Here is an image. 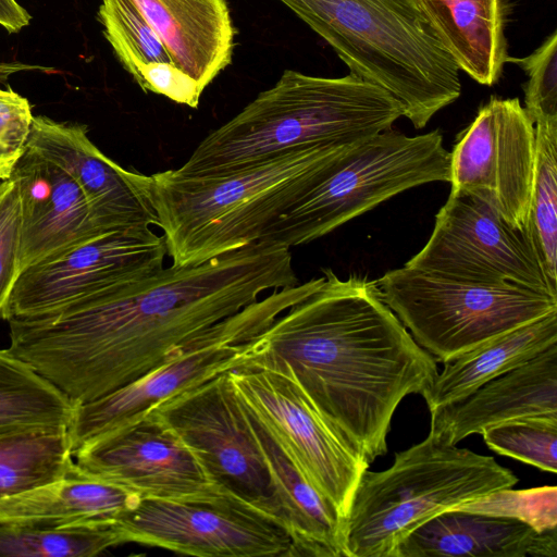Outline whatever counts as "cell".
Segmentation results:
<instances>
[{"mask_svg": "<svg viewBox=\"0 0 557 557\" xmlns=\"http://www.w3.org/2000/svg\"><path fill=\"white\" fill-rule=\"evenodd\" d=\"M83 472L141 498L211 502L226 496L176 433L151 413L74 453Z\"/></svg>", "mask_w": 557, "mask_h": 557, "instance_id": "obj_16", "label": "cell"}, {"mask_svg": "<svg viewBox=\"0 0 557 557\" xmlns=\"http://www.w3.org/2000/svg\"><path fill=\"white\" fill-rule=\"evenodd\" d=\"M125 543L198 557H290L292 541L273 519L228 496L211 502L141 498L114 523Z\"/></svg>", "mask_w": 557, "mask_h": 557, "instance_id": "obj_14", "label": "cell"}, {"mask_svg": "<svg viewBox=\"0 0 557 557\" xmlns=\"http://www.w3.org/2000/svg\"><path fill=\"white\" fill-rule=\"evenodd\" d=\"M141 497L119 484L87 474L76 466L69 475L0 499V522L51 525H112Z\"/></svg>", "mask_w": 557, "mask_h": 557, "instance_id": "obj_23", "label": "cell"}, {"mask_svg": "<svg viewBox=\"0 0 557 557\" xmlns=\"http://www.w3.org/2000/svg\"><path fill=\"white\" fill-rule=\"evenodd\" d=\"M34 115L27 98L0 88V182L10 178L27 148Z\"/></svg>", "mask_w": 557, "mask_h": 557, "instance_id": "obj_34", "label": "cell"}, {"mask_svg": "<svg viewBox=\"0 0 557 557\" xmlns=\"http://www.w3.org/2000/svg\"><path fill=\"white\" fill-rule=\"evenodd\" d=\"M347 146L298 149L213 177H184L174 170L141 174L172 264H198L259 240Z\"/></svg>", "mask_w": 557, "mask_h": 557, "instance_id": "obj_4", "label": "cell"}, {"mask_svg": "<svg viewBox=\"0 0 557 557\" xmlns=\"http://www.w3.org/2000/svg\"><path fill=\"white\" fill-rule=\"evenodd\" d=\"M97 18L120 63L135 82L144 64L173 63L163 42L132 0H101Z\"/></svg>", "mask_w": 557, "mask_h": 557, "instance_id": "obj_30", "label": "cell"}, {"mask_svg": "<svg viewBox=\"0 0 557 557\" xmlns=\"http://www.w3.org/2000/svg\"><path fill=\"white\" fill-rule=\"evenodd\" d=\"M507 63L518 65L528 75L523 108L534 125L557 123V32L531 54L508 57Z\"/></svg>", "mask_w": 557, "mask_h": 557, "instance_id": "obj_33", "label": "cell"}, {"mask_svg": "<svg viewBox=\"0 0 557 557\" xmlns=\"http://www.w3.org/2000/svg\"><path fill=\"white\" fill-rule=\"evenodd\" d=\"M534 174L525 232L557 289V123L535 124Z\"/></svg>", "mask_w": 557, "mask_h": 557, "instance_id": "obj_28", "label": "cell"}, {"mask_svg": "<svg viewBox=\"0 0 557 557\" xmlns=\"http://www.w3.org/2000/svg\"><path fill=\"white\" fill-rule=\"evenodd\" d=\"M400 116L394 97L352 74L333 78L285 70L174 172L221 176L298 149L351 145L389 129Z\"/></svg>", "mask_w": 557, "mask_h": 557, "instance_id": "obj_3", "label": "cell"}, {"mask_svg": "<svg viewBox=\"0 0 557 557\" xmlns=\"http://www.w3.org/2000/svg\"><path fill=\"white\" fill-rule=\"evenodd\" d=\"M123 543L114 524L51 527L0 522V557H90Z\"/></svg>", "mask_w": 557, "mask_h": 557, "instance_id": "obj_29", "label": "cell"}, {"mask_svg": "<svg viewBox=\"0 0 557 557\" xmlns=\"http://www.w3.org/2000/svg\"><path fill=\"white\" fill-rule=\"evenodd\" d=\"M324 277L273 290L218 322L141 376L77 405L67 426L73 453L85 444L143 419L160 403L239 367L246 343L312 294Z\"/></svg>", "mask_w": 557, "mask_h": 557, "instance_id": "obj_9", "label": "cell"}, {"mask_svg": "<svg viewBox=\"0 0 557 557\" xmlns=\"http://www.w3.org/2000/svg\"><path fill=\"white\" fill-rule=\"evenodd\" d=\"M376 283L413 339L443 363L557 310V297L524 286L460 282L407 265Z\"/></svg>", "mask_w": 557, "mask_h": 557, "instance_id": "obj_8", "label": "cell"}, {"mask_svg": "<svg viewBox=\"0 0 557 557\" xmlns=\"http://www.w3.org/2000/svg\"><path fill=\"white\" fill-rule=\"evenodd\" d=\"M148 413L176 433L226 496L285 528L263 451L227 371Z\"/></svg>", "mask_w": 557, "mask_h": 557, "instance_id": "obj_10", "label": "cell"}, {"mask_svg": "<svg viewBox=\"0 0 557 557\" xmlns=\"http://www.w3.org/2000/svg\"><path fill=\"white\" fill-rule=\"evenodd\" d=\"M246 410L269 467L292 541L290 557H346L343 516L302 475L269 431Z\"/></svg>", "mask_w": 557, "mask_h": 557, "instance_id": "obj_22", "label": "cell"}, {"mask_svg": "<svg viewBox=\"0 0 557 557\" xmlns=\"http://www.w3.org/2000/svg\"><path fill=\"white\" fill-rule=\"evenodd\" d=\"M454 509L520 520L536 531L557 529V487L502 488Z\"/></svg>", "mask_w": 557, "mask_h": 557, "instance_id": "obj_32", "label": "cell"}, {"mask_svg": "<svg viewBox=\"0 0 557 557\" xmlns=\"http://www.w3.org/2000/svg\"><path fill=\"white\" fill-rule=\"evenodd\" d=\"M75 467L67 428H36L0 435V499L55 482Z\"/></svg>", "mask_w": 557, "mask_h": 557, "instance_id": "obj_26", "label": "cell"}, {"mask_svg": "<svg viewBox=\"0 0 557 557\" xmlns=\"http://www.w3.org/2000/svg\"><path fill=\"white\" fill-rule=\"evenodd\" d=\"M449 176L450 153L438 129L408 136L389 128L329 159L314 185L259 240L307 244L405 190Z\"/></svg>", "mask_w": 557, "mask_h": 557, "instance_id": "obj_7", "label": "cell"}, {"mask_svg": "<svg viewBox=\"0 0 557 557\" xmlns=\"http://www.w3.org/2000/svg\"><path fill=\"white\" fill-rule=\"evenodd\" d=\"M322 37L349 74L379 86L420 129L461 95L459 69L418 0H277Z\"/></svg>", "mask_w": 557, "mask_h": 557, "instance_id": "obj_5", "label": "cell"}, {"mask_svg": "<svg viewBox=\"0 0 557 557\" xmlns=\"http://www.w3.org/2000/svg\"><path fill=\"white\" fill-rule=\"evenodd\" d=\"M323 272L317 290L246 343L239 367L289 372L371 465L387 453L401 400L433 383L436 360L385 304L376 281Z\"/></svg>", "mask_w": 557, "mask_h": 557, "instance_id": "obj_2", "label": "cell"}, {"mask_svg": "<svg viewBox=\"0 0 557 557\" xmlns=\"http://www.w3.org/2000/svg\"><path fill=\"white\" fill-rule=\"evenodd\" d=\"M132 1L202 90L232 63L236 30L226 0Z\"/></svg>", "mask_w": 557, "mask_h": 557, "instance_id": "obj_21", "label": "cell"}, {"mask_svg": "<svg viewBox=\"0 0 557 557\" xmlns=\"http://www.w3.org/2000/svg\"><path fill=\"white\" fill-rule=\"evenodd\" d=\"M166 245L150 226L102 233L17 276L2 319L44 315L100 292L132 284L163 268Z\"/></svg>", "mask_w": 557, "mask_h": 557, "instance_id": "obj_13", "label": "cell"}, {"mask_svg": "<svg viewBox=\"0 0 557 557\" xmlns=\"http://www.w3.org/2000/svg\"><path fill=\"white\" fill-rule=\"evenodd\" d=\"M557 344V310L492 338L446 362L422 393L432 411L457 401L487 381Z\"/></svg>", "mask_w": 557, "mask_h": 557, "instance_id": "obj_25", "label": "cell"}, {"mask_svg": "<svg viewBox=\"0 0 557 557\" xmlns=\"http://www.w3.org/2000/svg\"><path fill=\"white\" fill-rule=\"evenodd\" d=\"M430 412V431L454 445L508 420L557 416V344Z\"/></svg>", "mask_w": 557, "mask_h": 557, "instance_id": "obj_19", "label": "cell"}, {"mask_svg": "<svg viewBox=\"0 0 557 557\" xmlns=\"http://www.w3.org/2000/svg\"><path fill=\"white\" fill-rule=\"evenodd\" d=\"M20 198L9 178L0 195V318L20 274Z\"/></svg>", "mask_w": 557, "mask_h": 557, "instance_id": "obj_35", "label": "cell"}, {"mask_svg": "<svg viewBox=\"0 0 557 557\" xmlns=\"http://www.w3.org/2000/svg\"><path fill=\"white\" fill-rule=\"evenodd\" d=\"M557 557V529L536 531L512 518L457 509L429 519L395 557Z\"/></svg>", "mask_w": 557, "mask_h": 557, "instance_id": "obj_20", "label": "cell"}, {"mask_svg": "<svg viewBox=\"0 0 557 557\" xmlns=\"http://www.w3.org/2000/svg\"><path fill=\"white\" fill-rule=\"evenodd\" d=\"M236 394L302 475L346 518L369 463L338 434L287 371H227Z\"/></svg>", "mask_w": 557, "mask_h": 557, "instance_id": "obj_11", "label": "cell"}, {"mask_svg": "<svg viewBox=\"0 0 557 557\" xmlns=\"http://www.w3.org/2000/svg\"><path fill=\"white\" fill-rule=\"evenodd\" d=\"M75 407L28 363L0 350V435L36 428H67Z\"/></svg>", "mask_w": 557, "mask_h": 557, "instance_id": "obj_27", "label": "cell"}, {"mask_svg": "<svg viewBox=\"0 0 557 557\" xmlns=\"http://www.w3.org/2000/svg\"><path fill=\"white\" fill-rule=\"evenodd\" d=\"M487 447L542 471H557V416H531L485 429Z\"/></svg>", "mask_w": 557, "mask_h": 557, "instance_id": "obj_31", "label": "cell"}, {"mask_svg": "<svg viewBox=\"0 0 557 557\" xmlns=\"http://www.w3.org/2000/svg\"><path fill=\"white\" fill-rule=\"evenodd\" d=\"M459 71L495 85L507 63L504 0H418Z\"/></svg>", "mask_w": 557, "mask_h": 557, "instance_id": "obj_24", "label": "cell"}, {"mask_svg": "<svg viewBox=\"0 0 557 557\" xmlns=\"http://www.w3.org/2000/svg\"><path fill=\"white\" fill-rule=\"evenodd\" d=\"M518 481L494 457L430 431L397 451L389 468L362 473L345 518L346 557H395L400 542L429 519Z\"/></svg>", "mask_w": 557, "mask_h": 557, "instance_id": "obj_6", "label": "cell"}, {"mask_svg": "<svg viewBox=\"0 0 557 557\" xmlns=\"http://www.w3.org/2000/svg\"><path fill=\"white\" fill-rule=\"evenodd\" d=\"M404 265L455 281L516 284L557 297L525 228L515 227L466 193H449L429 240Z\"/></svg>", "mask_w": 557, "mask_h": 557, "instance_id": "obj_12", "label": "cell"}, {"mask_svg": "<svg viewBox=\"0 0 557 557\" xmlns=\"http://www.w3.org/2000/svg\"><path fill=\"white\" fill-rule=\"evenodd\" d=\"M298 283L290 249L257 240L44 315L10 319L5 350L77 406L141 376L262 293Z\"/></svg>", "mask_w": 557, "mask_h": 557, "instance_id": "obj_1", "label": "cell"}, {"mask_svg": "<svg viewBox=\"0 0 557 557\" xmlns=\"http://www.w3.org/2000/svg\"><path fill=\"white\" fill-rule=\"evenodd\" d=\"M10 178L21 208L20 273L102 233L87 200L61 166L26 148Z\"/></svg>", "mask_w": 557, "mask_h": 557, "instance_id": "obj_18", "label": "cell"}, {"mask_svg": "<svg viewBox=\"0 0 557 557\" xmlns=\"http://www.w3.org/2000/svg\"><path fill=\"white\" fill-rule=\"evenodd\" d=\"M27 148L72 176L102 231L157 225L141 173L122 168L101 152L89 139L86 125L34 116Z\"/></svg>", "mask_w": 557, "mask_h": 557, "instance_id": "obj_17", "label": "cell"}, {"mask_svg": "<svg viewBox=\"0 0 557 557\" xmlns=\"http://www.w3.org/2000/svg\"><path fill=\"white\" fill-rule=\"evenodd\" d=\"M450 193L470 194L525 228L534 174L535 127L519 98L491 97L456 137Z\"/></svg>", "mask_w": 557, "mask_h": 557, "instance_id": "obj_15", "label": "cell"}, {"mask_svg": "<svg viewBox=\"0 0 557 557\" xmlns=\"http://www.w3.org/2000/svg\"><path fill=\"white\" fill-rule=\"evenodd\" d=\"M136 83L145 91L162 95L174 102L197 108L202 89L173 63L144 64Z\"/></svg>", "mask_w": 557, "mask_h": 557, "instance_id": "obj_36", "label": "cell"}, {"mask_svg": "<svg viewBox=\"0 0 557 557\" xmlns=\"http://www.w3.org/2000/svg\"><path fill=\"white\" fill-rule=\"evenodd\" d=\"M5 186V181L0 182V195Z\"/></svg>", "mask_w": 557, "mask_h": 557, "instance_id": "obj_38", "label": "cell"}, {"mask_svg": "<svg viewBox=\"0 0 557 557\" xmlns=\"http://www.w3.org/2000/svg\"><path fill=\"white\" fill-rule=\"evenodd\" d=\"M38 71L45 73L53 72V67L39 64L23 63L20 61L0 62V84H7L10 76L18 72Z\"/></svg>", "mask_w": 557, "mask_h": 557, "instance_id": "obj_37", "label": "cell"}]
</instances>
